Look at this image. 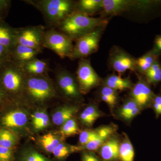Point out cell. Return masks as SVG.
<instances>
[{"label":"cell","mask_w":161,"mask_h":161,"mask_svg":"<svg viewBox=\"0 0 161 161\" xmlns=\"http://www.w3.org/2000/svg\"><path fill=\"white\" fill-rule=\"evenodd\" d=\"M150 84H157L161 81V63L158 60L144 75Z\"/></svg>","instance_id":"d4e9b609"},{"label":"cell","mask_w":161,"mask_h":161,"mask_svg":"<svg viewBox=\"0 0 161 161\" xmlns=\"http://www.w3.org/2000/svg\"><path fill=\"white\" fill-rule=\"evenodd\" d=\"M9 51L12 61L20 66L37 58L38 55L42 53L37 50L19 44H15Z\"/></svg>","instance_id":"5bb4252c"},{"label":"cell","mask_w":161,"mask_h":161,"mask_svg":"<svg viewBox=\"0 0 161 161\" xmlns=\"http://www.w3.org/2000/svg\"><path fill=\"white\" fill-rule=\"evenodd\" d=\"M15 40L16 28L0 23V45L10 50L15 44Z\"/></svg>","instance_id":"44dd1931"},{"label":"cell","mask_w":161,"mask_h":161,"mask_svg":"<svg viewBox=\"0 0 161 161\" xmlns=\"http://www.w3.org/2000/svg\"><path fill=\"white\" fill-rule=\"evenodd\" d=\"M21 66L27 76L47 75V72L50 70L49 64L46 60L37 58L24 64Z\"/></svg>","instance_id":"9a60e30c"},{"label":"cell","mask_w":161,"mask_h":161,"mask_svg":"<svg viewBox=\"0 0 161 161\" xmlns=\"http://www.w3.org/2000/svg\"><path fill=\"white\" fill-rule=\"evenodd\" d=\"M14 149L0 146V161H13Z\"/></svg>","instance_id":"d6a6232c"},{"label":"cell","mask_w":161,"mask_h":161,"mask_svg":"<svg viewBox=\"0 0 161 161\" xmlns=\"http://www.w3.org/2000/svg\"><path fill=\"white\" fill-rule=\"evenodd\" d=\"M8 104L0 112V127L14 132L15 130L24 127L28 119L23 111L19 108H9Z\"/></svg>","instance_id":"7c38bea8"},{"label":"cell","mask_w":161,"mask_h":161,"mask_svg":"<svg viewBox=\"0 0 161 161\" xmlns=\"http://www.w3.org/2000/svg\"><path fill=\"white\" fill-rule=\"evenodd\" d=\"M40 142L43 149L49 153H53L55 148L60 143V141L55 135L49 133L43 136L40 139Z\"/></svg>","instance_id":"83f0119b"},{"label":"cell","mask_w":161,"mask_h":161,"mask_svg":"<svg viewBox=\"0 0 161 161\" xmlns=\"http://www.w3.org/2000/svg\"><path fill=\"white\" fill-rule=\"evenodd\" d=\"M12 101L0 85V112Z\"/></svg>","instance_id":"d590c367"},{"label":"cell","mask_w":161,"mask_h":161,"mask_svg":"<svg viewBox=\"0 0 161 161\" xmlns=\"http://www.w3.org/2000/svg\"><path fill=\"white\" fill-rule=\"evenodd\" d=\"M137 107H139L138 105L133 99H130L124 104L119 111V114L123 117L127 113L131 112Z\"/></svg>","instance_id":"836d02e7"},{"label":"cell","mask_w":161,"mask_h":161,"mask_svg":"<svg viewBox=\"0 0 161 161\" xmlns=\"http://www.w3.org/2000/svg\"><path fill=\"white\" fill-rule=\"evenodd\" d=\"M119 141L115 138L106 141L102 146L100 154L105 161L115 160L119 157Z\"/></svg>","instance_id":"e0dca14e"},{"label":"cell","mask_w":161,"mask_h":161,"mask_svg":"<svg viewBox=\"0 0 161 161\" xmlns=\"http://www.w3.org/2000/svg\"><path fill=\"white\" fill-rule=\"evenodd\" d=\"M108 18H94L75 11L58 27V30L73 41L93 31L99 26L107 25Z\"/></svg>","instance_id":"6da1fadb"},{"label":"cell","mask_w":161,"mask_h":161,"mask_svg":"<svg viewBox=\"0 0 161 161\" xmlns=\"http://www.w3.org/2000/svg\"><path fill=\"white\" fill-rule=\"evenodd\" d=\"M107 25L99 26L75 41L76 43L69 58L70 60L83 59L96 53Z\"/></svg>","instance_id":"5b68a950"},{"label":"cell","mask_w":161,"mask_h":161,"mask_svg":"<svg viewBox=\"0 0 161 161\" xmlns=\"http://www.w3.org/2000/svg\"><path fill=\"white\" fill-rule=\"evenodd\" d=\"M97 131L85 130L80 133L79 142L82 146H85L94 140L97 135Z\"/></svg>","instance_id":"4dcf8cb0"},{"label":"cell","mask_w":161,"mask_h":161,"mask_svg":"<svg viewBox=\"0 0 161 161\" xmlns=\"http://www.w3.org/2000/svg\"><path fill=\"white\" fill-rule=\"evenodd\" d=\"M132 99L137 103L138 106L145 108L152 103L155 95L145 78L139 76L137 82L131 88Z\"/></svg>","instance_id":"4fadbf2b"},{"label":"cell","mask_w":161,"mask_h":161,"mask_svg":"<svg viewBox=\"0 0 161 161\" xmlns=\"http://www.w3.org/2000/svg\"><path fill=\"white\" fill-rule=\"evenodd\" d=\"M160 55L151 50L142 57L137 58L136 61V71L144 75L150 68L158 60Z\"/></svg>","instance_id":"d6986e66"},{"label":"cell","mask_w":161,"mask_h":161,"mask_svg":"<svg viewBox=\"0 0 161 161\" xmlns=\"http://www.w3.org/2000/svg\"><path fill=\"white\" fill-rule=\"evenodd\" d=\"M150 2L132 0H103L102 17L118 15L130 10L143 9L150 5Z\"/></svg>","instance_id":"9c48e42d"},{"label":"cell","mask_w":161,"mask_h":161,"mask_svg":"<svg viewBox=\"0 0 161 161\" xmlns=\"http://www.w3.org/2000/svg\"><path fill=\"white\" fill-rule=\"evenodd\" d=\"M158 54H161V35L157 36L154 40V45L152 49Z\"/></svg>","instance_id":"f35d334b"},{"label":"cell","mask_w":161,"mask_h":161,"mask_svg":"<svg viewBox=\"0 0 161 161\" xmlns=\"http://www.w3.org/2000/svg\"><path fill=\"white\" fill-rule=\"evenodd\" d=\"M56 96L53 84L47 75L26 76L23 97L37 103H43Z\"/></svg>","instance_id":"277c9868"},{"label":"cell","mask_w":161,"mask_h":161,"mask_svg":"<svg viewBox=\"0 0 161 161\" xmlns=\"http://www.w3.org/2000/svg\"><path fill=\"white\" fill-rule=\"evenodd\" d=\"M100 116V112L95 106L87 107L80 115L81 121L84 125L92 126Z\"/></svg>","instance_id":"cb8c5ba5"},{"label":"cell","mask_w":161,"mask_h":161,"mask_svg":"<svg viewBox=\"0 0 161 161\" xmlns=\"http://www.w3.org/2000/svg\"><path fill=\"white\" fill-rule=\"evenodd\" d=\"M82 160L83 161H99L95 156L89 153H84Z\"/></svg>","instance_id":"60d3db41"},{"label":"cell","mask_w":161,"mask_h":161,"mask_svg":"<svg viewBox=\"0 0 161 161\" xmlns=\"http://www.w3.org/2000/svg\"><path fill=\"white\" fill-rule=\"evenodd\" d=\"M73 41L66 35L55 28L45 31L43 40V48L54 52L61 59L69 58L74 48Z\"/></svg>","instance_id":"8992f818"},{"label":"cell","mask_w":161,"mask_h":161,"mask_svg":"<svg viewBox=\"0 0 161 161\" xmlns=\"http://www.w3.org/2000/svg\"><path fill=\"white\" fill-rule=\"evenodd\" d=\"M34 128L36 130H42L47 126L49 123L48 115L45 112H37L32 116Z\"/></svg>","instance_id":"4316f807"},{"label":"cell","mask_w":161,"mask_h":161,"mask_svg":"<svg viewBox=\"0 0 161 161\" xmlns=\"http://www.w3.org/2000/svg\"><path fill=\"white\" fill-rule=\"evenodd\" d=\"M79 130L76 121L71 119L62 125L61 132L64 136H69L78 134Z\"/></svg>","instance_id":"f1b7e54d"},{"label":"cell","mask_w":161,"mask_h":161,"mask_svg":"<svg viewBox=\"0 0 161 161\" xmlns=\"http://www.w3.org/2000/svg\"><path fill=\"white\" fill-rule=\"evenodd\" d=\"M152 104L157 116L161 115V95H155L153 100Z\"/></svg>","instance_id":"74e56055"},{"label":"cell","mask_w":161,"mask_h":161,"mask_svg":"<svg viewBox=\"0 0 161 161\" xmlns=\"http://www.w3.org/2000/svg\"><path fill=\"white\" fill-rule=\"evenodd\" d=\"M103 0H80L76 2L75 11L91 16L101 11Z\"/></svg>","instance_id":"2e32d148"},{"label":"cell","mask_w":161,"mask_h":161,"mask_svg":"<svg viewBox=\"0 0 161 161\" xmlns=\"http://www.w3.org/2000/svg\"><path fill=\"white\" fill-rule=\"evenodd\" d=\"M76 75L81 94H86L98 86L101 81V78L92 67L91 61L86 58L79 60Z\"/></svg>","instance_id":"ba28073f"},{"label":"cell","mask_w":161,"mask_h":161,"mask_svg":"<svg viewBox=\"0 0 161 161\" xmlns=\"http://www.w3.org/2000/svg\"><path fill=\"white\" fill-rule=\"evenodd\" d=\"M45 27L43 26L16 28L15 44H19L43 52Z\"/></svg>","instance_id":"52a82bcc"},{"label":"cell","mask_w":161,"mask_h":161,"mask_svg":"<svg viewBox=\"0 0 161 161\" xmlns=\"http://www.w3.org/2000/svg\"><path fill=\"white\" fill-rule=\"evenodd\" d=\"M42 13L51 28H58L66 18L75 11L76 2L71 0L25 1Z\"/></svg>","instance_id":"7a4b0ae2"},{"label":"cell","mask_w":161,"mask_h":161,"mask_svg":"<svg viewBox=\"0 0 161 161\" xmlns=\"http://www.w3.org/2000/svg\"><path fill=\"white\" fill-rule=\"evenodd\" d=\"M104 85L117 92L131 89L133 86V84L129 78H123L115 74L108 76L104 80Z\"/></svg>","instance_id":"ffe728a7"},{"label":"cell","mask_w":161,"mask_h":161,"mask_svg":"<svg viewBox=\"0 0 161 161\" xmlns=\"http://www.w3.org/2000/svg\"><path fill=\"white\" fill-rule=\"evenodd\" d=\"M10 60L9 49L0 45V66Z\"/></svg>","instance_id":"8d00e7d4"},{"label":"cell","mask_w":161,"mask_h":161,"mask_svg":"<svg viewBox=\"0 0 161 161\" xmlns=\"http://www.w3.org/2000/svg\"><path fill=\"white\" fill-rule=\"evenodd\" d=\"M119 157L122 161H133L134 151L132 144L126 139L119 146Z\"/></svg>","instance_id":"484cf974"},{"label":"cell","mask_w":161,"mask_h":161,"mask_svg":"<svg viewBox=\"0 0 161 161\" xmlns=\"http://www.w3.org/2000/svg\"><path fill=\"white\" fill-rule=\"evenodd\" d=\"M136 59L117 46L112 47L109 57V65L111 69L121 74L128 70L136 71Z\"/></svg>","instance_id":"30bf717a"},{"label":"cell","mask_w":161,"mask_h":161,"mask_svg":"<svg viewBox=\"0 0 161 161\" xmlns=\"http://www.w3.org/2000/svg\"><path fill=\"white\" fill-rule=\"evenodd\" d=\"M21 161H51L36 151H30L22 156Z\"/></svg>","instance_id":"f546056e"},{"label":"cell","mask_w":161,"mask_h":161,"mask_svg":"<svg viewBox=\"0 0 161 161\" xmlns=\"http://www.w3.org/2000/svg\"><path fill=\"white\" fill-rule=\"evenodd\" d=\"M141 109V108H140L139 107H137V108H135L134 109L132 110V111H131V112H129V113H127V114H126L125 116H124L123 117V118L125 119H131L134 117V116H136V115L138 114L139 113Z\"/></svg>","instance_id":"ab89813d"},{"label":"cell","mask_w":161,"mask_h":161,"mask_svg":"<svg viewBox=\"0 0 161 161\" xmlns=\"http://www.w3.org/2000/svg\"><path fill=\"white\" fill-rule=\"evenodd\" d=\"M69 149L64 144L59 143L53 151V153L56 158H63L68 155L69 153Z\"/></svg>","instance_id":"1f68e13d"},{"label":"cell","mask_w":161,"mask_h":161,"mask_svg":"<svg viewBox=\"0 0 161 161\" xmlns=\"http://www.w3.org/2000/svg\"><path fill=\"white\" fill-rule=\"evenodd\" d=\"M78 110V108L75 106L63 107L53 115L52 116L53 122L57 125H63L67 121L72 119Z\"/></svg>","instance_id":"7402d4cb"},{"label":"cell","mask_w":161,"mask_h":161,"mask_svg":"<svg viewBox=\"0 0 161 161\" xmlns=\"http://www.w3.org/2000/svg\"><path fill=\"white\" fill-rule=\"evenodd\" d=\"M15 132L6 128L0 127V146L14 149L17 143Z\"/></svg>","instance_id":"603a6c76"},{"label":"cell","mask_w":161,"mask_h":161,"mask_svg":"<svg viewBox=\"0 0 161 161\" xmlns=\"http://www.w3.org/2000/svg\"><path fill=\"white\" fill-rule=\"evenodd\" d=\"M58 70L56 73L57 85L64 95L71 99L80 98L81 93L75 76L64 69Z\"/></svg>","instance_id":"8fae6325"},{"label":"cell","mask_w":161,"mask_h":161,"mask_svg":"<svg viewBox=\"0 0 161 161\" xmlns=\"http://www.w3.org/2000/svg\"><path fill=\"white\" fill-rule=\"evenodd\" d=\"M114 130L112 127L105 126L97 130V135L95 138L85 146L83 149L91 151H95L102 146L107 141V139L112 135Z\"/></svg>","instance_id":"ac0fdd59"},{"label":"cell","mask_w":161,"mask_h":161,"mask_svg":"<svg viewBox=\"0 0 161 161\" xmlns=\"http://www.w3.org/2000/svg\"><path fill=\"white\" fill-rule=\"evenodd\" d=\"M100 95H104L116 101H117L118 99V93L117 91L105 85L101 89Z\"/></svg>","instance_id":"e575fe53"},{"label":"cell","mask_w":161,"mask_h":161,"mask_svg":"<svg viewBox=\"0 0 161 161\" xmlns=\"http://www.w3.org/2000/svg\"><path fill=\"white\" fill-rule=\"evenodd\" d=\"M26 77L22 67L11 60L0 66V85L12 101L23 98Z\"/></svg>","instance_id":"3957f363"}]
</instances>
